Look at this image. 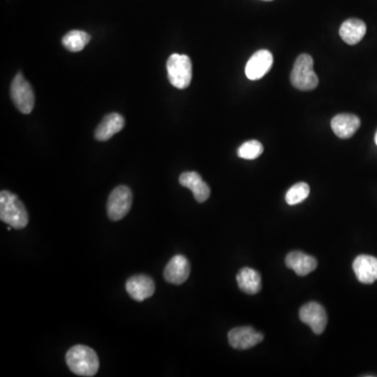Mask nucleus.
<instances>
[{"label": "nucleus", "mask_w": 377, "mask_h": 377, "mask_svg": "<svg viewBox=\"0 0 377 377\" xmlns=\"http://www.w3.org/2000/svg\"><path fill=\"white\" fill-rule=\"evenodd\" d=\"M132 206V192L127 186H119L113 188L108 202L107 214L112 221L123 219L130 211Z\"/></svg>", "instance_id": "423d86ee"}, {"label": "nucleus", "mask_w": 377, "mask_h": 377, "mask_svg": "<svg viewBox=\"0 0 377 377\" xmlns=\"http://www.w3.org/2000/svg\"><path fill=\"white\" fill-rule=\"evenodd\" d=\"M191 273L190 262L184 256L176 255L166 265L164 277L171 284L180 285L188 280Z\"/></svg>", "instance_id": "9d476101"}, {"label": "nucleus", "mask_w": 377, "mask_h": 377, "mask_svg": "<svg viewBox=\"0 0 377 377\" xmlns=\"http://www.w3.org/2000/svg\"><path fill=\"white\" fill-rule=\"evenodd\" d=\"M374 141H375V144L377 145V131H376V134H375Z\"/></svg>", "instance_id": "4be33fe9"}, {"label": "nucleus", "mask_w": 377, "mask_h": 377, "mask_svg": "<svg viewBox=\"0 0 377 377\" xmlns=\"http://www.w3.org/2000/svg\"><path fill=\"white\" fill-rule=\"evenodd\" d=\"M126 291L132 299L138 302H143L154 295V291H156V284H154V280L148 276H134L127 281Z\"/></svg>", "instance_id": "9b49d317"}, {"label": "nucleus", "mask_w": 377, "mask_h": 377, "mask_svg": "<svg viewBox=\"0 0 377 377\" xmlns=\"http://www.w3.org/2000/svg\"><path fill=\"white\" fill-rule=\"evenodd\" d=\"M239 289L247 295H256L262 289L261 276L255 269L244 267L237 273Z\"/></svg>", "instance_id": "a211bd4d"}, {"label": "nucleus", "mask_w": 377, "mask_h": 377, "mask_svg": "<svg viewBox=\"0 0 377 377\" xmlns=\"http://www.w3.org/2000/svg\"><path fill=\"white\" fill-rule=\"evenodd\" d=\"M180 184L193 192L196 202H204L209 199L211 190L197 172H184L180 176Z\"/></svg>", "instance_id": "4468645a"}, {"label": "nucleus", "mask_w": 377, "mask_h": 377, "mask_svg": "<svg viewBox=\"0 0 377 377\" xmlns=\"http://www.w3.org/2000/svg\"><path fill=\"white\" fill-rule=\"evenodd\" d=\"M357 280L364 284H372L377 280V258L369 255H360L352 264Z\"/></svg>", "instance_id": "f8f14e48"}, {"label": "nucleus", "mask_w": 377, "mask_h": 377, "mask_svg": "<svg viewBox=\"0 0 377 377\" xmlns=\"http://www.w3.org/2000/svg\"><path fill=\"white\" fill-rule=\"evenodd\" d=\"M65 361L69 370L80 376H95L100 367L97 353L90 347L84 345L71 347L67 351Z\"/></svg>", "instance_id": "f257e3e1"}, {"label": "nucleus", "mask_w": 377, "mask_h": 377, "mask_svg": "<svg viewBox=\"0 0 377 377\" xmlns=\"http://www.w3.org/2000/svg\"><path fill=\"white\" fill-rule=\"evenodd\" d=\"M263 145L258 141H249L238 149V156L243 160H256L263 154Z\"/></svg>", "instance_id": "412c9836"}, {"label": "nucleus", "mask_w": 377, "mask_h": 377, "mask_svg": "<svg viewBox=\"0 0 377 377\" xmlns=\"http://www.w3.org/2000/svg\"><path fill=\"white\" fill-rule=\"evenodd\" d=\"M291 82L299 90H313L319 85V79L313 71V59L303 53L297 57L291 75Z\"/></svg>", "instance_id": "7ed1b4c3"}, {"label": "nucleus", "mask_w": 377, "mask_h": 377, "mask_svg": "<svg viewBox=\"0 0 377 377\" xmlns=\"http://www.w3.org/2000/svg\"><path fill=\"white\" fill-rule=\"evenodd\" d=\"M90 41V36L83 31H71L63 37L62 45L67 51L78 53L83 51Z\"/></svg>", "instance_id": "6ab92c4d"}, {"label": "nucleus", "mask_w": 377, "mask_h": 377, "mask_svg": "<svg viewBox=\"0 0 377 377\" xmlns=\"http://www.w3.org/2000/svg\"><path fill=\"white\" fill-rule=\"evenodd\" d=\"M361 120L352 113H341L331 120V128L339 138H350L358 130Z\"/></svg>", "instance_id": "ddd939ff"}, {"label": "nucleus", "mask_w": 377, "mask_h": 377, "mask_svg": "<svg viewBox=\"0 0 377 377\" xmlns=\"http://www.w3.org/2000/svg\"><path fill=\"white\" fill-rule=\"evenodd\" d=\"M0 219L13 229H25L29 223V214L17 195L10 191L0 193Z\"/></svg>", "instance_id": "f03ea898"}, {"label": "nucleus", "mask_w": 377, "mask_h": 377, "mask_svg": "<svg viewBox=\"0 0 377 377\" xmlns=\"http://www.w3.org/2000/svg\"><path fill=\"white\" fill-rule=\"evenodd\" d=\"M285 263L289 269H293L297 276L304 277L313 273L317 267V262L313 256L302 252H291L287 256Z\"/></svg>", "instance_id": "dca6fc26"}, {"label": "nucleus", "mask_w": 377, "mask_h": 377, "mask_svg": "<svg viewBox=\"0 0 377 377\" xmlns=\"http://www.w3.org/2000/svg\"><path fill=\"white\" fill-rule=\"evenodd\" d=\"M273 57L267 49L256 51L247 61L245 75L252 81L259 80L267 75L273 66Z\"/></svg>", "instance_id": "1a4fd4ad"}, {"label": "nucleus", "mask_w": 377, "mask_h": 377, "mask_svg": "<svg viewBox=\"0 0 377 377\" xmlns=\"http://www.w3.org/2000/svg\"><path fill=\"white\" fill-rule=\"evenodd\" d=\"M366 33V23L356 18H351V19L344 21L339 27V35L342 37L343 40L349 45H357L362 41Z\"/></svg>", "instance_id": "f3484780"}, {"label": "nucleus", "mask_w": 377, "mask_h": 377, "mask_svg": "<svg viewBox=\"0 0 377 377\" xmlns=\"http://www.w3.org/2000/svg\"><path fill=\"white\" fill-rule=\"evenodd\" d=\"M299 315L302 322L308 325L315 335H322L324 332L328 317L322 305L315 302L307 303L300 309Z\"/></svg>", "instance_id": "0eeeda50"}, {"label": "nucleus", "mask_w": 377, "mask_h": 377, "mask_svg": "<svg viewBox=\"0 0 377 377\" xmlns=\"http://www.w3.org/2000/svg\"><path fill=\"white\" fill-rule=\"evenodd\" d=\"M169 82L178 89L190 86L192 81V62L186 55L173 53L167 61Z\"/></svg>", "instance_id": "20e7f679"}, {"label": "nucleus", "mask_w": 377, "mask_h": 377, "mask_svg": "<svg viewBox=\"0 0 377 377\" xmlns=\"http://www.w3.org/2000/svg\"><path fill=\"white\" fill-rule=\"evenodd\" d=\"M229 344L237 350L253 348L263 341L264 335L252 327H237L229 332Z\"/></svg>", "instance_id": "6e6552de"}, {"label": "nucleus", "mask_w": 377, "mask_h": 377, "mask_svg": "<svg viewBox=\"0 0 377 377\" xmlns=\"http://www.w3.org/2000/svg\"><path fill=\"white\" fill-rule=\"evenodd\" d=\"M11 99L16 108L23 114H29L35 106V93L23 73H18L11 84Z\"/></svg>", "instance_id": "39448f33"}, {"label": "nucleus", "mask_w": 377, "mask_h": 377, "mask_svg": "<svg viewBox=\"0 0 377 377\" xmlns=\"http://www.w3.org/2000/svg\"><path fill=\"white\" fill-rule=\"evenodd\" d=\"M124 126L125 120L120 113H109L97 127L95 138L100 142L110 140L114 134H119Z\"/></svg>", "instance_id": "2eb2a0df"}, {"label": "nucleus", "mask_w": 377, "mask_h": 377, "mask_svg": "<svg viewBox=\"0 0 377 377\" xmlns=\"http://www.w3.org/2000/svg\"><path fill=\"white\" fill-rule=\"evenodd\" d=\"M311 193V188L306 182H297L291 186L285 195V200L289 206H295L304 202Z\"/></svg>", "instance_id": "aec40b11"}]
</instances>
